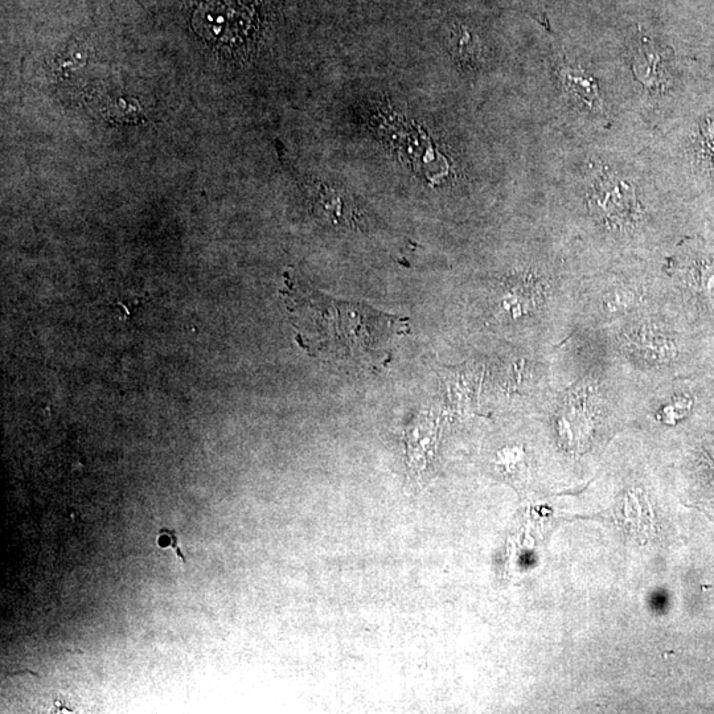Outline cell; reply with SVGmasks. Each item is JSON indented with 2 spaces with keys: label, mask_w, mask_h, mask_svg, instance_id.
Listing matches in <instances>:
<instances>
[{
  "label": "cell",
  "mask_w": 714,
  "mask_h": 714,
  "mask_svg": "<svg viewBox=\"0 0 714 714\" xmlns=\"http://www.w3.org/2000/svg\"><path fill=\"white\" fill-rule=\"evenodd\" d=\"M592 205L594 211L606 223L626 225L635 219L638 212L634 188L625 182L603 180L593 192Z\"/></svg>",
  "instance_id": "obj_1"
},
{
  "label": "cell",
  "mask_w": 714,
  "mask_h": 714,
  "mask_svg": "<svg viewBox=\"0 0 714 714\" xmlns=\"http://www.w3.org/2000/svg\"><path fill=\"white\" fill-rule=\"evenodd\" d=\"M453 36L455 51H457L458 55L461 56L462 59H474L476 52H478V44H476L474 35L471 34L469 30H466V28L461 27L454 32Z\"/></svg>",
  "instance_id": "obj_3"
},
{
  "label": "cell",
  "mask_w": 714,
  "mask_h": 714,
  "mask_svg": "<svg viewBox=\"0 0 714 714\" xmlns=\"http://www.w3.org/2000/svg\"><path fill=\"white\" fill-rule=\"evenodd\" d=\"M562 84L570 96L578 98L590 108H602L601 94H599L597 81L593 77L578 71V69L569 68L562 73Z\"/></svg>",
  "instance_id": "obj_2"
}]
</instances>
